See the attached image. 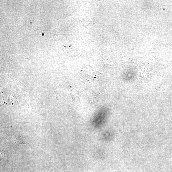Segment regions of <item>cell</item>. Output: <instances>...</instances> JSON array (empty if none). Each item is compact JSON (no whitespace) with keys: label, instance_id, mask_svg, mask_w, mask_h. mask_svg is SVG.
Returning <instances> with one entry per match:
<instances>
[{"label":"cell","instance_id":"6da1fadb","mask_svg":"<svg viewBox=\"0 0 172 172\" xmlns=\"http://www.w3.org/2000/svg\"><path fill=\"white\" fill-rule=\"evenodd\" d=\"M12 142L14 144L18 145L22 144L23 141L21 137L18 136H14L13 137L12 139Z\"/></svg>","mask_w":172,"mask_h":172}]
</instances>
